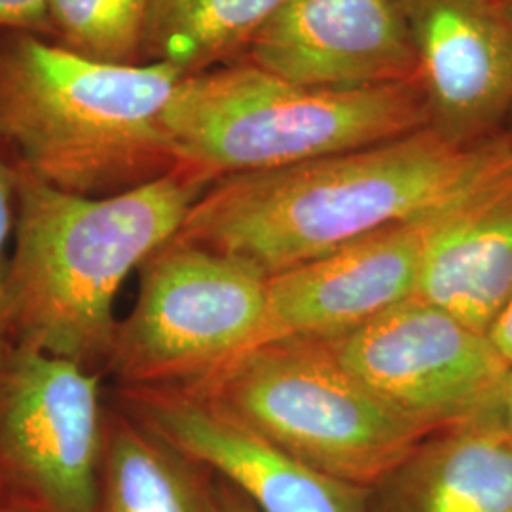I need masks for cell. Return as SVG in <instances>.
<instances>
[{
  "label": "cell",
  "instance_id": "1",
  "mask_svg": "<svg viewBox=\"0 0 512 512\" xmlns=\"http://www.w3.org/2000/svg\"><path fill=\"white\" fill-rule=\"evenodd\" d=\"M512 165L509 131L459 147L431 128L304 164L224 177L177 238L287 272L387 226L440 211Z\"/></svg>",
  "mask_w": 512,
  "mask_h": 512
},
{
  "label": "cell",
  "instance_id": "2",
  "mask_svg": "<svg viewBox=\"0 0 512 512\" xmlns=\"http://www.w3.org/2000/svg\"><path fill=\"white\" fill-rule=\"evenodd\" d=\"M209 186L175 165L128 190L82 196L18 167L16 249L2 298L6 342L90 370L107 368L118 327L116 294L181 232Z\"/></svg>",
  "mask_w": 512,
  "mask_h": 512
},
{
  "label": "cell",
  "instance_id": "3",
  "mask_svg": "<svg viewBox=\"0 0 512 512\" xmlns=\"http://www.w3.org/2000/svg\"><path fill=\"white\" fill-rule=\"evenodd\" d=\"M184 74L21 37L0 52V139L55 188L109 196L175 167L165 110Z\"/></svg>",
  "mask_w": 512,
  "mask_h": 512
},
{
  "label": "cell",
  "instance_id": "4",
  "mask_svg": "<svg viewBox=\"0 0 512 512\" xmlns=\"http://www.w3.org/2000/svg\"><path fill=\"white\" fill-rule=\"evenodd\" d=\"M175 165L213 184L429 128L418 80L313 88L245 61L183 76L165 110Z\"/></svg>",
  "mask_w": 512,
  "mask_h": 512
},
{
  "label": "cell",
  "instance_id": "5",
  "mask_svg": "<svg viewBox=\"0 0 512 512\" xmlns=\"http://www.w3.org/2000/svg\"><path fill=\"white\" fill-rule=\"evenodd\" d=\"M192 389L313 469L366 490L433 433L385 403L311 338L266 342Z\"/></svg>",
  "mask_w": 512,
  "mask_h": 512
},
{
  "label": "cell",
  "instance_id": "6",
  "mask_svg": "<svg viewBox=\"0 0 512 512\" xmlns=\"http://www.w3.org/2000/svg\"><path fill=\"white\" fill-rule=\"evenodd\" d=\"M137 272L107 363L120 389L194 387L262 344L270 277L253 264L175 236Z\"/></svg>",
  "mask_w": 512,
  "mask_h": 512
},
{
  "label": "cell",
  "instance_id": "7",
  "mask_svg": "<svg viewBox=\"0 0 512 512\" xmlns=\"http://www.w3.org/2000/svg\"><path fill=\"white\" fill-rule=\"evenodd\" d=\"M105 421L99 370L0 346V509L93 512Z\"/></svg>",
  "mask_w": 512,
  "mask_h": 512
},
{
  "label": "cell",
  "instance_id": "8",
  "mask_svg": "<svg viewBox=\"0 0 512 512\" xmlns=\"http://www.w3.org/2000/svg\"><path fill=\"white\" fill-rule=\"evenodd\" d=\"M321 342L359 382L429 431L473 418L509 370L488 334L414 296Z\"/></svg>",
  "mask_w": 512,
  "mask_h": 512
},
{
  "label": "cell",
  "instance_id": "9",
  "mask_svg": "<svg viewBox=\"0 0 512 512\" xmlns=\"http://www.w3.org/2000/svg\"><path fill=\"white\" fill-rule=\"evenodd\" d=\"M118 397L133 420L234 486L258 512H368L370 490L313 469L203 391L129 387Z\"/></svg>",
  "mask_w": 512,
  "mask_h": 512
},
{
  "label": "cell",
  "instance_id": "10",
  "mask_svg": "<svg viewBox=\"0 0 512 512\" xmlns=\"http://www.w3.org/2000/svg\"><path fill=\"white\" fill-rule=\"evenodd\" d=\"M429 128L459 147L507 131L512 27L497 0H403Z\"/></svg>",
  "mask_w": 512,
  "mask_h": 512
},
{
  "label": "cell",
  "instance_id": "11",
  "mask_svg": "<svg viewBox=\"0 0 512 512\" xmlns=\"http://www.w3.org/2000/svg\"><path fill=\"white\" fill-rule=\"evenodd\" d=\"M452 205L272 275L262 344L285 338L329 340L412 298L429 241Z\"/></svg>",
  "mask_w": 512,
  "mask_h": 512
},
{
  "label": "cell",
  "instance_id": "12",
  "mask_svg": "<svg viewBox=\"0 0 512 512\" xmlns=\"http://www.w3.org/2000/svg\"><path fill=\"white\" fill-rule=\"evenodd\" d=\"M247 54L313 88L418 80L403 0H285Z\"/></svg>",
  "mask_w": 512,
  "mask_h": 512
},
{
  "label": "cell",
  "instance_id": "13",
  "mask_svg": "<svg viewBox=\"0 0 512 512\" xmlns=\"http://www.w3.org/2000/svg\"><path fill=\"white\" fill-rule=\"evenodd\" d=\"M414 298L488 334L512 300V165L454 203L421 264Z\"/></svg>",
  "mask_w": 512,
  "mask_h": 512
},
{
  "label": "cell",
  "instance_id": "14",
  "mask_svg": "<svg viewBox=\"0 0 512 512\" xmlns=\"http://www.w3.org/2000/svg\"><path fill=\"white\" fill-rule=\"evenodd\" d=\"M368 512H512V440L482 416L437 429L370 488Z\"/></svg>",
  "mask_w": 512,
  "mask_h": 512
},
{
  "label": "cell",
  "instance_id": "15",
  "mask_svg": "<svg viewBox=\"0 0 512 512\" xmlns=\"http://www.w3.org/2000/svg\"><path fill=\"white\" fill-rule=\"evenodd\" d=\"M93 512H217L215 480L128 412L110 410Z\"/></svg>",
  "mask_w": 512,
  "mask_h": 512
},
{
  "label": "cell",
  "instance_id": "16",
  "mask_svg": "<svg viewBox=\"0 0 512 512\" xmlns=\"http://www.w3.org/2000/svg\"><path fill=\"white\" fill-rule=\"evenodd\" d=\"M285 0H150L143 54L188 74L249 52Z\"/></svg>",
  "mask_w": 512,
  "mask_h": 512
},
{
  "label": "cell",
  "instance_id": "17",
  "mask_svg": "<svg viewBox=\"0 0 512 512\" xmlns=\"http://www.w3.org/2000/svg\"><path fill=\"white\" fill-rule=\"evenodd\" d=\"M150 0H50V27L65 48L105 63H135L143 52Z\"/></svg>",
  "mask_w": 512,
  "mask_h": 512
},
{
  "label": "cell",
  "instance_id": "18",
  "mask_svg": "<svg viewBox=\"0 0 512 512\" xmlns=\"http://www.w3.org/2000/svg\"><path fill=\"white\" fill-rule=\"evenodd\" d=\"M18 167H10L0 156V346L6 344L2 330V298L8 274L6 245L12 230H16L18 220Z\"/></svg>",
  "mask_w": 512,
  "mask_h": 512
},
{
  "label": "cell",
  "instance_id": "19",
  "mask_svg": "<svg viewBox=\"0 0 512 512\" xmlns=\"http://www.w3.org/2000/svg\"><path fill=\"white\" fill-rule=\"evenodd\" d=\"M48 6L50 0H0V27L27 31L52 29Z\"/></svg>",
  "mask_w": 512,
  "mask_h": 512
},
{
  "label": "cell",
  "instance_id": "20",
  "mask_svg": "<svg viewBox=\"0 0 512 512\" xmlns=\"http://www.w3.org/2000/svg\"><path fill=\"white\" fill-rule=\"evenodd\" d=\"M475 416L492 421L497 429H501L512 440V366L495 389L492 399Z\"/></svg>",
  "mask_w": 512,
  "mask_h": 512
},
{
  "label": "cell",
  "instance_id": "21",
  "mask_svg": "<svg viewBox=\"0 0 512 512\" xmlns=\"http://www.w3.org/2000/svg\"><path fill=\"white\" fill-rule=\"evenodd\" d=\"M488 338L492 340L501 359L512 366V300L503 313L497 317L492 329L488 330Z\"/></svg>",
  "mask_w": 512,
  "mask_h": 512
},
{
  "label": "cell",
  "instance_id": "22",
  "mask_svg": "<svg viewBox=\"0 0 512 512\" xmlns=\"http://www.w3.org/2000/svg\"><path fill=\"white\" fill-rule=\"evenodd\" d=\"M215 503L217 512H258L234 486H230L219 476L215 480Z\"/></svg>",
  "mask_w": 512,
  "mask_h": 512
},
{
  "label": "cell",
  "instance_id": "23",
  "mask_svg": "<svg viewBox=\"0 0 512 512\" xmlns=\"http://www.w3.org/2000/svg\"><path fill=\"white\" fill-rule=\"evenodd\" d=\"M497 4H499V8H501L503 16L507 18V21L511 23L512 27V0H497Z\"/></svg>",
  "mask_w": 512,
  "mask_h": 512
},
{
  "label": "cell",
  "instance_id": "24",
  "mask_svg": "<svg viewBox=\"0 0 512 512\" xmlns=\"http://www.w3.org/2000/svg\"><path fill=\"white\" fill-rule=\"evenodd\" d=\"M10 512H33V511H27V509H16V511H10Z\"/></svg>",
  "mask_w": 512,
  "mask_h": 512
},
{
  "label": "cell",
  "instance_id": "25",
  "mask_svg": "<svg viewBox=\"0 0 512 512\" xmlns=\"http://www.w3.org/2000/svg\"><path fill=\"white\" fill-rule=\"evenodd\" d=\"M507 131H509V135H511V139H512V124H511V126H509V128H507Z\"/></svg>",
  "mask_w": 512,
  "mask_h": 512
},
{
  "label": "cell",
  "instance_id": "26",
  "mask_svg": "<svg viewBox=\"0 0 512 512\" xmlns=\"http://www.w3.org/2000/svg\"><path fill=\"white\" fill-rule=\"evenodd\" d=\"M0 512H10V511H6V509H0Z\"/></svg>",
  "mask_w": 512,
  "mask_h": 512
}]
</instances>
